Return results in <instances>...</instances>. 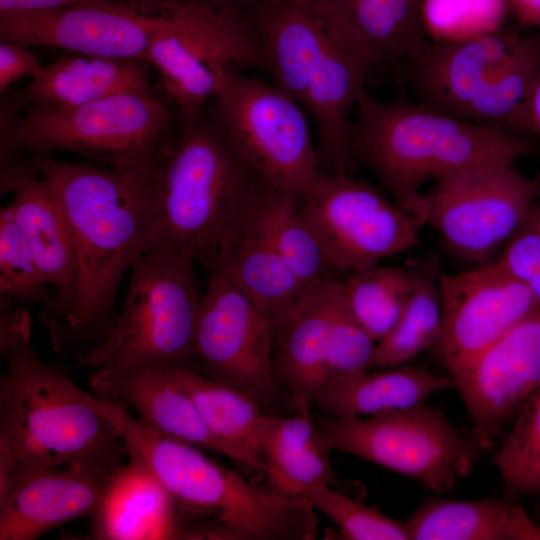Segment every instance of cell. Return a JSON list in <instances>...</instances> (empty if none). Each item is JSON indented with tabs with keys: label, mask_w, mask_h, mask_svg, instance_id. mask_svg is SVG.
<instances>
[{
	"label": "cell",
	"mask_w": 540,
	"mask_h": 540,
	"mask_svg": "<svg viewBox=\"0 0 540 540\" xmlns=\"http://www.w3.org/2000/svg\"><path fill=\"white\" fill-rule=\"evenodd\" d=\"M0 188L2 193H13L8 206L44 280L54 291L41 314L52 340L66 323L76 299L75 253L67 219L50 184L10 152H1Z\"/></svg>",
	"instance_id": "obj_20"
},
{
	"label": "cell",
	"mask_w": 540,
	"mask_h": 540,
	"mask_svg": "<svg viewBox=\"0 0 540 540\" xmlns=\"http://www.w3.org/2000/svg\"><path fill=\"white\" fill-rule=\"evenodd\" d=\"M195 260L151 249L130 268L122 310L113 328L75 367L93 370L151 364L192 369L202 299Z\"/></svg>",
	"instance_id": "obj_9"
},
{
	"label": "cell",
	"mask_w": 540,
	"mask_h": 540,
	"mask_svg": "<svg viewBox=\"0 0 540 540\" xmlns=\"http://www.w3.org/2000/svg\"><path fill=\"white\" fill-rule=\"evenodd\" d=\"M38 56L28 46L0 41V91L16 81L34 76L40 69Z\"/></svg>",
	"instance_id": "obj_40"
},
{
	"label": "cell",
	"mask_w": 540,
	"mask_h": 540,
	"mask_svg": "<svg viewBox=\"0 0 540 540\" xmlns=\"http://www.w3.org/2000/svg\"><path fill=\"white\" fill-rule=\"evenodd\" d=\"M257 36L262 70L314 120L319 168L353 172L349 113L376 66L319 0H274L245 12Z\"/></svg>",
	"instance_id": "obj_3"
},
{
	"label": "cell",
	"mask_w": 540,
	"mask_h": 540,
	"mask_svg": "<svg viewBox=\"0 0 540 540\" xmlns=\"http://www.w3.org/2000/svg\"><path fill=\"white\" fill-rule=\"evenodd\" d=\"M91 518V539H181L171 497L151 472L129 458L110 476Z\"/></svg>",
	"instance_id": "obj_24"
},
{
	"label": "cell",
	"mask_w": 540,
	"mask_h": 540,
	"mask_svg": "<svg viewBox=\"0 0 540 540\" xmlns=\"http://www.w3.org/2000/svg\"><path fill=\"white\" fill-rule=\"evenodd\" d=\"M170 3L102 0L46 13L0 14V41L145 62Z\"/></svg>",
	"instance_id": "obj_15"
},
{
	"label": "cell",
	"mask_w": 540,
	"mask_h": 540,
	"mask_svg": "<svg viewBox=\"0 0 540 540\" xmlns=\"http://www.w3.org/2000/svg\"><path fill=\"white\" fill-rule=\"evenodd\" d=\"M507 0H423L421 21L433 41H460L502 28Z\"/></svg>",
	"instance_id": "obj_36"
},
{
	"label": "cell",
	"mask_w": 540,
	"mask_h": 540,
	"mask_svg": "<svg viewBox=\"0 0 540 540\" xmlns=\"http://www.w3.org/2000/svg\"><path fill=\"white\" fill-rule=\"evenodd\" d=\"M89 386L101 398L133 409L154 430L228 457L170 368L151 364L103 367L94 370Z\"/></svg>",
	"instance_id": "obj_22"
},
{
	"label": "cell",
	"mask_w": 540,
	"mask_h": 540,
	"mask_svg": "<svg viewBox=\"0 0 540 540\" xmlns=\"http://www.w3.org/2000/svg\"><path fill=\"white\" fill-rule=\"evenodd\" d=\"M172 114L152 91H128L78 106L30 104L5 122L1 152L69 151L119 171L149 172L167 145Z\"/></svg>",
	"instance_id": "obj_7"
},
{
	"label": "cell",
	"mask_w": 540,
	"mask_h": 540,
	"mask_svg": "<svg viewBox=\"0 0 540 540\" xmlns=\"http://www.w3.org/2000/svg\"><path fill=\"white\" fill-rule=\"evenodd\" d=\"M144 61L67 53L41 66L20 103L78 106L128 91H152Z\"/></svg>",
	"instance_id": "obj_25"
},
{
	"label": "cell",
	"mask_w": 540,
	"mask_h": 540,
	"mask_svg": "<svg viewBox=\"0 0 540 540\" xmlns=\"http://www.w3.org/2000/svg\"><path fill=\"white\" fill-rule=\"evenodd\" d=\"M418 102L480 124L514 127L540 71V36L505 30L428 41L410 61Z\"/></svg>",
	"instance_id": "obj_8"
},
{
	"label": "cell",
	"mask_w": 540,
	"mask_h": 540,
	"mask_svg": "<svg viewBox=\"0 0 540 540\" xmlns=\"http://www.w3.org/2000/svg\"><path fill=\"white\" fill-rule=\"evenodd\" d=\"M317 428L330 449L408 476L437 493L469 475L481 451L438 410L420 404L373 416L319 415Z\"/></svg>",
	"instance_id": "obj_10"
},
{
	"label": "cell",
	"mask_w": 540,
	"mask_h": 540,
	"mask_svg": "<svg viewBox=\"0 0 540 540\" xmlns=\"http://www.w3.org/2000/svg\"><path fill=\"white\" fill-rule=\"evenodd\" d=\"M145 62L158 72L179 117L204 112L230 63L262 69L257 36L248 15L202 0H171L167 20Z\"/></svg>",
	"instance_id": "obj_11"
},
{
	"label": "cell",
	"mask_w": 540,
	"mask_h": 540,
	"mask_svg": "<svg viewBox=\"0 0 540 540\" xmlns=\"http://www.w3.org/2000/svg\"><path fill=\"white\" fill-rule=\"evenodd\" d=\"M403 523L410 540H540V525L510 499H430Z\"/></svg>",
	"instance_id": "obj_26"
},
{
	"label": "cell",
	"mask_w": 540,
	"mask_h": 540,
	"mask_svg": "<svg viewBox=\"0 0 540 540\" xmlns=\"http://www.w3.org/2000/svg\"><path fill=\"white\" fill-rule=\"evenodd\" d=\"M266 182L262 178L222 245L213 271L231 279L277 323L295 305L305 287L286 265L268 232L264 216Z\"/></svg>",
	"instance_id": "obj_23"
},
{
	"label": "cell",
	"mask_w": 540,
	"mask_h": 540,
	"mask_svg": "<svg viewBox=\"0 0 540 540\" xmlns=\"http://www.w3.org/2000/svg\"><path fill=\"white\" fill-rule=\"evenodd\" d=\"M152 177L155 206L144 252L186 255L212 272L263 177L234 144L216 109L179 117Z\"/></svg>",
	"instance_id": "obj_4"
},
{
	"label": "cell",
	"mask_w": 540,
	"mask_h": 540,
	"mask_svg": "<svg viewBox=\"0 0 540 540\" xmlns=\"http://www.w3.org/2000/svg\"><path fill=\"white\" fill-rule=\"evenodd\" d=\"M500 253L498 263L525 283L540 272V182L534 203Z\"/></svg>",
	"instance_id": "obj_39"
},
{
	"label": "cell",
	"mask_w": 540,
	"mask_h": 540,
	"mask_svg": "<svg viewBox=\"0 0 540 540\" xmlns=\"http://www.w3.org/2000/svg\"><path fill=\"white\" fill-rule=\"evenodd\" d=\"M119 467H44L0 453V540H34L67 522L91 517Z\"/></svg>",
	"instance_id": "obj_18"
},
{
	"label": "cell",
	"mask_w": 540,
	"mask_h": 540,
	"mask_svg": "<svg viewBox=\"0 0 540 540\" xmlns=\"http://www.w3.org/2000/svg\"><path fill=\"white\" fill-rule=\"evenodd\" d=\"M450 388H454L450 376L435 375L423 366L364 370L326 384L314 406L332 417L373 416L423 404L432 394Z\"/></svg>",
	"instance_id": "obj_28"
},
{
	"label": "cell",
	"mask_w": 540,
	"mask_h": 540,
	"mask_svg": "<svg viewBox=\"0 0 540 540\" xmlns=\"http://www.w3.org/2000/svg\"><path fill=\"white\" fill-rule=\"evenodd\" d=\"M538 184L508 162L455 171L435 180L424 193L426 225L456 256L487 263L501 252L530 210Z\"/></svg>",
	"instance_id": "obj_14"
},
{
	"label": "cell",
	"mask_w": 540,
	"mask_h": 540,
	"mask_svg": "<svg viewBox=\"0 0 540 540\" xmlns=\"http://www.w3.org/2000/svg\"><path fill=\"white\" fill-rule=\"evenodd\" d=\"M170 371L195 403L209 430L225 446L228 458L262 472L261 437L267 415L261 411L260 400L193 369Z\"/></svg>",
	"instance_id": "obj_29"
},
{
	"label": "cell",
	"mask_w": 540,
	"mask_h": 540,
	"mask_svg": "<svg viewBox=\"0 0 540 540\" xmlns=\"http://www.w3.org/2000/svg\"><path fill=\"white\" fill-rule=\"evenodd\" d=\"M481 450L493 446L540 387V310L535 309L483 350L457 377Z\"/></svg>",
	"instance_id": "obj_19"
},
{
	"label": "cell",
	"mask_w": 540,
	"mask_h": 540,
	"mask_svg": "<svg viewBox=\"0 0 540 540\" xmlns=\"http://www.w3.org/2000/svg\"><path fill=\"white\" fill-rule=\"evenodd\" d=\"M209 3L246 12L274 0H202Z\"/></svg>",
	"instance_id": "obj_44"
},
{
	"label": "cell",
	"mask_w": 540,
	"mask_h": 540,
	"mask_svg": "<svg viewBox=\"0 0 540 540\" xmlns=\"http://www.w3.org/2000/svg\"><path fill=\"white\" fill-rule=\"evenodd\" d=\"M411 290L393 329L377 342L372 368L395 367L434 346L442 327L439 276L427 265L408 267Z\"/></svg>",
	"instance_id": "obj_31"
},
{
	"label": "cell",
	"mask_w": 540,
	"mask_h": 540,
	"mask_svg": "<svg viewBox=\"0 0 540 540\" xmlns=\"http://www.w3.org/2000/svg\"><path fill=\"white\" fill-rule=\"evenodd\" d=\"M357 320L377 342L398 322L411 290L409 268L374 265L351 272L343 281Z\"/></svg>",
	"instance_id": "obj_32"
},
{
	"label": "cell",
	"mask_w": 540,
	"mask_h": 540,
	"mask_svg": "<svg viewBox=\"0 0 540 540\" xmlns=\"http://www.w3.org/2000/svg\"><path fill=\"white\" fill-rule=\"evenodd\" d=\"M376 345L377 341L352 312L344 291L329 330L325 385L347 375L370 370Z\"/></svg>",
	"instance_id": "obj_38"
},
{
	"label": "cell",
	"mask_w": 540,
	"mask_h": 540,
	"mask_svg": "<svg viewBox=\"0 0 540 540\" xmlns=\"http://www.w3.org/2000/svg\"><path fill=\"white\" fill-rule=\"evenodd\" d=\"M298 204L331 268H368L418 242L419 224L380 190L352 175L319 171Z\"/></svg>",
	"instance_id": "obj_13"
},
{
	"label": "cell",
	"mask_w": 540,
	"mask_h": 540,
	"mask_svg": "<svg viewBox=\"0 0 540 540\" xmlns=\"http://www.w3.org/2000/svg\"><path fill=\"white\" fill-rule=\"evenodd\" d=\"M24 161L53 188L71 232L73 310L52 345L76 361L99 346L117 318L120 281L144 252L155 206L152 171H119L34 154Z\"/></svg>",
	"instance_id": "obj_1"
},
{
	"label": "cell",
	"mask_w": 540,
	"mask_h": 540,
	"mask_svg": "<svg viewBox=\"0 0 540 540\" xmlns=\"http://www.w3.org/2000/svg\"><path fill=\"white\" fill-rule=\"evenodd\" d=\"M304 497L314 509L337 524L343 539L410 540L403 522L387 517L376 506L362 504L330 485L318 484Z\"/></svg>",
	"instance_id": "obj_37"
},
{
	"label": "cell",
	"mask_w": 540,
	"mask_h": 540,
	"mask_svg": "<svg viewBox=\"0 0 540 540\" xmlns=\"http://www.w3.org/2000/svg\"><path fill=\"white\" fill-rule=\"evenodd\" d=\"M128 458L171 497L180 524L201 520L190 539L312 540L317 515L304 496L258 491L199 447L164 435L128 411L121 419Z\"/></svg>",
	"instance_id": "obj_6"
},
{
	"label": "cell",
	"mask_w": 540,
	"mask_h": 540,
	"mask_svg": "<svg viewBox=\"0 0 540 540\" xmlns=\"http://www.w3.org/2000/svg\"><path fill=\"white\" fill-rule=\"evenodd\" d=\"M438 281L442 327L434 348L452 380L536 309L528 285L497 260L440 275Z\"/></svg>",
	"instance_id": "obj_17"
},
{
	"label": "cell",
	"mask_w": 540,
	"mask_h": 540,
	"mask_svg": "<svg viewBox=\"0 0 540 540\" xmlns=\"http://www.w3.org/2000/svg\"><path fill=\"white\" fill-rule=\"evenodd\" d=\"M298 203L293 195L266 182L264 216L268 232L286 265L306 288L330 276L329 266Z\"/></svg>",
	"instance_id": "obj_33"
},
{
	"label": "cell",
	"mask_w": 540,
	"mask_h": 540,
	"mask_svg": "<svg viewBox=\"0 0 540 540\" xmlns=\"http://www.w3.org/2000/svg\"><path fill=\"white\" fill-rule=\"evenodd\" d=\"M93 1L102 0H0V14L46 13Z\"/></svg>",
	"instance_id": "obj_41"
},
{
	"label": "cell",
	"mask_w": 540,
	"mask_h": 540,
	"mask_svg": "<svg viewBox=\"0 0 540 540\" xmlns=\"http://www.w3.org/2000/svg\"><path fill=\"white\" fill-rule=\"evenodd\" d=\"M494 464L507 494L540 496V387L517 412Z\"/></svg>",
	"instance_id": "obj_34"
},
{
	"label": "cell",
	"mask_w": 540,
	"mask_h": 540,
	"mask_svg": "<svg viewBox=\"0 0 540 540\" xmlns=\"http://www.w3.org/2000/svg\"><path fill=\"white\" fill-rule=\"evenodd\" d=\"M311 410L293 417L268 416L261 437L264 469L274 492L297 497L318 484L341 487Z\"/></svg>",
	"instance_id": "obj_27"
},
{
	"label": "cell",
	"mask_w": 540,
	"mask_h": 540,
	"mask_svg": "<svg viewBox=\"0 0 540 540\" xmlns=\"http://www.w3.org/2000/svg\"><path fill=\"white\" fill-rule=\"evenodd\" d=\"M513 128L530 131L540 138V71L517 115Z\"/></svg>",
	"instance_id": "obj_42"
},
{
	"label": "cell",
	"mask_w": 540,
	"mask_h": 540,
	"mask_svg": "<svg viewBox=\"0 0 540 540\" xmlns=\"http://www.w3.org/2000/svg\"><path fill=\"white\" fill-rule=\"evenodd\" d=\"M352 122L351 150L392 201L420 227L427 205L422 186L455 171L486 162L516 163L532 144L507 128L465 121L419 102L381 101L366 90Z\"/></svg>",
	"instance_id": "obj_5"
},
{
	"label": "cell",
	"mask_w": 540,
	"mask_h": 540,
	"mask_svg": "<svg viewBox=\"0 0 540 540\" xmlns=\"http://www.w3.org/2000/svg\"><path fill=\"white\" fill-rule=\"evenodd\" d=\"M369 52L376 66L415 59L428 40L423 0H319Z\"/></svg>",
	"instance_id": "obj_30"
},
{
	"label": "cell",
	"mask_w": 540,
	"mask_h": 540,
	"mask_svg": "<svg viewBox=\"0 0 540 540\" xmlns=\"http://www.w3.org/2000/svg\"><path fill=\"white\" fill-rule=\"evenodd\" d=\"M215 99L221 122L250 165L300 200L320 171L305 110L275 84L229 69Z\"/></svg>",
	"instance_id": "obj_12"
},
{
	"label": "cell",
	"mask_w": 540,
	"mask_h": 540,
	"mask_svg": "<svg viewBox=\"0 0 540 540\" xmlns=\"http://www.w3.org/2000/svg\"><path fill=\"white\" fill-rule=\"evenodd\" d=\"M0 292L12 301L44 307L54 295L8 205L0 209Z\"/></svg>",
	"instance_id": "obj_35"
},
{
	"label": "cell",
	"mask_w": 540,
	"mask_h": 540,
	"mask_svg": "<svg viewBox=\"0 0 540 540\" xmlns=\"http://www.w3.org/2000/svg\"><path fill=\"white\" fill-rule=\"evenodd\" d=\"M532 294L536 309L540 310V272L526 282Z\"/></svg>",
	"instance_id": "obj_45"
},
{
	"label": "cell",
	"mask_w": 540,
	"mask_h": 540,
	"mask_svg": "<svg viewBox=\"0 0 540 540\" xmlns=\"http://www.w3.org/2000/svg\"><path fill=\"white\" fill-rule=\"evenodd\" d=\"M509 9L524 25L540 29V0H507Z\"/></svg>",
	"instance_id": "obj_43"
},
{
	"label": "cell",
	"mask_w": 540,
	"mask_h": 540,
	"mask_svg": "<svg viewBox=\"0 0 540 540\" xmlns=\"http://www.w3.org/2000/svg\"><path fill=\"white\" fill-rule=\"evenodd\" d=\"M0 453L44 467L128 460L121 406L80 389L58 366L43 361L31 344V318L1 304Z\"/></svg>",
	"instance_id": "obj_2"
},
{
	"label": "cell",
	"mask_w": 540,
	"mask_h": 540,
	"mask_svg": "<svg viewBox=\"0 0 540 540\" xmlns=\"http://www.w3.org/2000/svg\"><path fill=\"white\" fill-rule=\"evenodd\" d=\"M343 282L332 277L307 286L276 323L273 371L277 386L292 397L296 410H311L326 383L329 330Z\"/></svg>",
	"instance_id": "obj_21"
},
{
	"label": "cell",
	"mask_w": 540,
	"mask_h": 540,
	"mask_svg": "<svg viewBox=\"0 0 540 540\" xmlns=\"http://www.w3.org/2000/svg\"><path fill=\"white\" fill-rule=\"evenodd\" d=\"M276 321L231 279L211 272L203 295L192 369L259 400L277 386Z\"/></svg>",
	"instance_id": "obj_16"
}]
</instances>
